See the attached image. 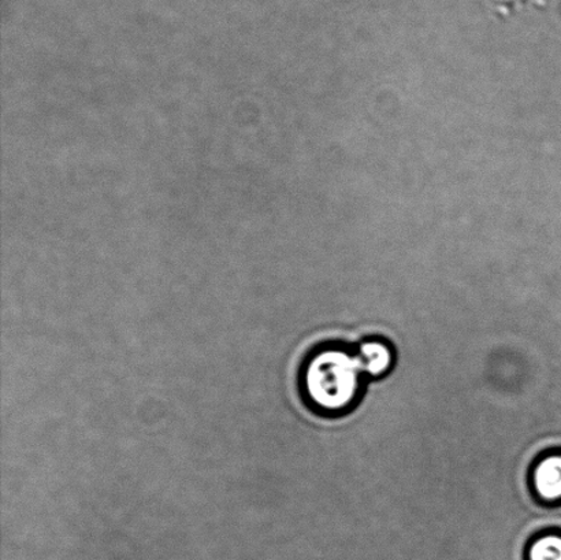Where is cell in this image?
Here are the masks:
<instances>
[{
  "label": "cell",
  "mask_w": 561,
  "mask_h": 560,
  "mask_svg": "<svg viewBox=\"0 0 561 560\" xmlns=\"http://www.w3.org/2000/svg\"><path fill=\"white\" fill-rule=\"evenodd\" d=\"M365 377L359 355L346 348L322 347L302 362L300 397L318 413L339 414L359 398Z\"/></svg>",
  "instance_id": "6da1fadb"
},
{
  "label": "cell",
  "mask_w": 561,
  "mask_h": 560,
  "mask_svg": "<svg viewBox=\"0 0 561 560\" xmlns=\"http://www.w3.org/2000/svg\"><path fill=\"white\" fill-rule=\"evenodd\" d=\"M531 487L541 503L561 504V449L543 455L533 466Z\"/></svg>",
  "instance_id": "7a4b0ae2"
},
{
  "label": "cell",
  "mask_w": 561,
  "mask_h": 560,
  "mask_svg": "<svg viewBox=\"0 0 561 560\" xmlns=\"http://www.w3.org/2000/svg\"><path fill=\"white\" fill-rule=\"evenodd\" d=\"M356 354L360 356L365 376L373 380H379L393 370L394 351L385 340L367 339L359 344Z\"/></svg>",
  "instance_id": "3957f363"
},
{
  "label": "cell",
  "mask_w": 561,
  "mask_h": 560,
  "mask_svg": "<svg viewBox=\"0 0 561 560\" xmlns=\"http://www.w3.org/2000/svg\"><path fill=\"white\" fill-rule=\"evenodd\" d=\"M526 560H561V532L551 530L535 537L526 548Z\"/></svg>",
  "instance_id": "277c9868"
}]
</instances>
